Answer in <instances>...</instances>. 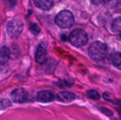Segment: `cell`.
Instances as JSON below:
<instances>
[{"label":"cell","instance_id":"cell-11","mask_svg":"<svg viewBox=\"0 0 121 120\" xmlns=\"http://www.w3.org/2000/svg\"><path fill=\"white\" fill-rule=\"evenodd\" d=\"M111 64L116 67L118 69L121 70V53H116L112 55L111 58Z\"/></svg>","mask_w":121,"mask_h":120},{"label":"cell","instance_id":"cell-2","mask_svg":"<svg viewBox=\"0 0 121 120\" xmlns=\"http://www.w3.org/2000/svg\"><path fill=\"white\" fill-rule=\"evenodd\" d=\"M74 22L72 13L67 10L60 12L55 17L56 24L62 28H71Z\"/></svg>","mask_w":121,"mask_h":120},{"label":"cell","instance_id":"cell-1","mask_svg":"<svg viewBox=\"0 0 121 120\" xmlns=\"http://www.w3.org/2000/svg\"><path fill=\"white\" fill-rule=\"evenodd\" d=\"M89 57L95 61H101L104 59L107 55V47L101 42H94L89 46L88 49Z\"/></svg>","mask_w":121,"mask_h":120},{"label":"cell","instance_id":"cell-8","mask_svg":"<svg viewBox=\"0 0 121 120\" xmlns=\"http://www.w3.org/2000/svg\"><path fill=\"white\" fill-rule=\"evenodd\" d=\"M56 98L60 102L65 103H71L73 100H74V99H75V95L73 93H72V92L62 91V92L59 93L57 95Z\"/></svg>","mask_w":121,"mask_h":120},{"label":"cell","instance_id":"cell-12","mask_svg":"<svg viewBox=\"0 0 121 120\" xmlns=\"http://www.w3.org/2000/svg\"><path fill=\"white\" fill-rule=\"evenodd\" d=\"M111 29L114 33H121V17L115 19L112 23Z\"/></svg>","mask_w":121,"mask_h":120},{"label":"cell","instance_id":"cell-7","mask_svg":"<svg viewBox=\"0 0 121 120\" xmlns=\"http://www.w3.org/2000/svg\"><path fill=\"white\" fill-rule=\"evenodd\" d=\"M55 96L50 91H42L38 93L36 99L40 103H49L55 100Z\"/></svg>","mask_w":121,"mask_h":120},{"label":"cell","instance_id":"cell-9","mask_svg":"<svg viewBox=\"0 0 121 120\" xmlns=\"http://www.w3.org/2000/svg\"><path fill=\"white\" fill-rule=\"evenodd\" d=\"M10 57H11V52L9 49L6 46L1 47L0 48V64L1 65L6 64L9 60Z\"/></svg>","mask_w":121,"mask_h":120},{"label":"cell","instance_id":"cell-15","mask_svg":"<svg viewBox=\"0 0 121 120\" xmlns=\"http://www.w3.org/2000/svg\"><path fill=\"white\" fill-rule=\"evenodd\" d=\"M30 30L31 31V33L34 35H38L40 31V29L39 28V26L36 24V23H32L30 25Z\"/></svg>","mask_w":121,"mask_h":120},{"label":"cell","instance_id":"cell-14","mask_svg":"<svg viewBox=\"0 0 121 120\" xmlns=\"http://www.w3.org/2000/svg\"><path fill=\"white\" fill-rule=\"evenodd\" d=\"M104 2L108 8H113L118 5L120 0H104Z\"/></svg>","mask_w":121,"mask_h":120},{"label":"cell","instance_id":"cell-6","mask_svg":"<svg viewBox=\"0 0 121 120\" xmlns=\"http://www.w3.org/2000/svg\"><path fill=\"white\" fill-rule=\"evenodd\" d=\"M11 96L13 102L16 103H23L28 100V93L24 88H20L14 89L12 91Z\"/></svg>","mask_w":121,"mask_h":120},{"label":"cell","instance_id":"cell-3","mask_svg":"<svg viewBox=\"0 0 121 120\" xmlns=\"http://www.w3.org/2000/svg\"><path fill=\"white\" fill-rule=\"evenodd\" d=\"M69 40L70 43L74 47H80L86 44L88 37L85 31L82 29L74 30L69 35Z\"/></svg>","mask_w":121,"mask_h":120},{"label":"cell","instance_id":"cell-16","mask_svg":"<svg viewBox=\"0 0 121 120\" xmlns=\"http://www.w3.org/2000/svg\"><path fill=\"white\" fill-rule=\"evenodd\" d=\"M58 86L60 87H70L72 86V83H69L67 81H60L57 83Z\"/></svg>","mask_w":121,"mask_h":120},{"label":"cell","instance_id":"cell-4","mask_svg":"<svg viewBox=\"0 0 121 120\" xmlns=\"http://www.w3.org/2000/svg\"><path fill=\"white\" fill-rule=\"evenodd\" d=\"M23 29V23L16 19H13L7 25V33L11 37H18L21 35Z\"/></svg>","mask_w":121,"mask_h":120},{"label":"cell","instance_id":"cell-10","mask_svg":"<svg viewBox=\"0 0 121 120\" xmlns=\"http://www.w3.org/2000/svg\"><path fill=\"white\" fill-rule=\"evenodd\" d=\"M34 4L42 10H48L52 7L53 0H34Z\"/></svg>","mask_w":121,"mask_h":120},{"label":"cell","instance_id":"cell-5","mask_svg":"<svg viewBox=\"0 0 121 120\" xmlns=\"http://www.w3.org/2000/svg\"><path fill=\"white\" fill-rule=\"evenodd\" d=\"M35 62L40 64H45L48 62V55L46 50V43L41 42L37 47L35 54Z\"/></svg>","mask_w":121,"mask_h":120},{"label":"cell","instance_id":"cell-17","mask_svg":"<svg viewBox=\"0 0 121 120\" xmlns=\"http://www.w3.org/2000/svg\"><path fill=\"white\" fill-rule=\"evenodd\" d=\"M91 3H93L94 4H96V5H100L101 4L104 0H90Z\"/></svg>","mask_w":121,"mask_h":120},{"label":"cell","instance_id":"cell-13","mask_svg":"<svg viewBox=\"0 0 121 120\" xmlns=\"http://www.w3.org/2000/svg\"><path fill=\"white\" fill-rule=\"evenodd\" d=\"M87 95L89 96V98L94 99V100H99L100 99L101 96L99 95V93L94 91V90H89L87 91Z\"/></svg>","mask_w":121,"mask_h":120}]
</instances>
